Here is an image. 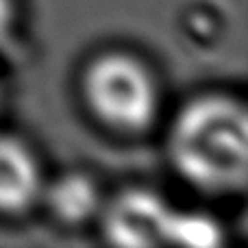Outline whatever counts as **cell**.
Listing matches in <instances>:
<instances>
[{
    "instance_id": "obj_1",
    "label": "cell",
    "mask_w": 248,
    "mask_h": 248,
    "mask_svg": "<svg viewBox=\"0 0 248 248\" xmlns=\"http://www.w3.org/2000/svg\"><path fill=\"white\" fill-rule=\"evenodd\" d=\"M170 150L181 174L198 187L211 192L240 187L248 168L244 109L220 96L196 100L176 120Z\"/></svg>"
},
{
    "instance_id": "obj_2",
    "label": "cell",
    "mask_w": 248,
    "mask_h": 248,
    "mask_svg": "<svg viewBox=\"0 0 248 248\" xmlns=\"http://www.w3.org/2000/svg\"><path fill=\"white\" fill-rule=\"evenodd\" d=\"M85 94L98 118L122 131L148 128L157 116V87L146 68L126 55H105L85 77Z\"/></svg>"
},
{
    "instance_id": "obj_3",
    "label": "cell",
    "mask_w": 248,
    "mask_h": 248,
    "mask_svg": "<svg viewBox=\"0 0 248 248\" xmlns=\"http://www.w3.org/2000/svg\"><path fill=\"white\" fill-rule=\"evenodd\" d=\"M174 211L150 192H128L107 216V233L122 246H153L168 242Z\"/></svg>"
},
{
    "instance_id": "obj_4",
    "label": "cell",
    "mask_w": 248,
    "mask_h": 248,
    "mask_svg": "<svg viewBox=\"0 0 248 248\" xmlns=\"http://www.w3.org/2000/svg\"><path fill=\"white\" fill-rule=\"evenodd\" d=\"M39 192L33 155L13 137H0V211H22Z\"/></svg>"
},
{
    "instance_id": "obj_5",
    "label": "cell",
    "mask_w": 248,
    "mask_h": 248,
    "mask_svg": "<svg viewBox=\"0 0 248 248\" xmlns=\"http://www.w3.org/2000/svg\"><path fill=\"white\" fill-rule=\"evenodd\" d=\"M48 201L59 218L68 222H83L98 207V192L87 176L72 174L61 179L52 187Z\"/></svg>"
},
{
    "instance_id": "obj_6",
    "label": "cell",
    "mask_w": 248,
    "mask_h": 248,
    "mask_svg": "<svg viewBox=\"0 0 248 248\" xmlns=\"http://www.w3.org/2000/svg\"><path fill=\"white\" fill-rule=\"evenodd\" d=\"M168 242H181L189 246H211L218 242V229L214 222L196 216H174Z\"/></svg>"
},
{
    "instance_id": "obj_7",
    "label": "cell",
    "mask_w": 248,
    "mask_h": 248,
    "mask_svg": "<svg viewBox=\"0 0 248 248\" xmlns=\"http://www.w3.org/2000/svg\"><path fill=\"white\" fill-rule=\"evenodd\" d=\"M11 24V0H0V39H4Z\"/></svg>"
}]
</instances>
